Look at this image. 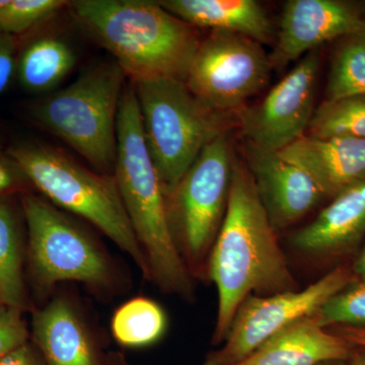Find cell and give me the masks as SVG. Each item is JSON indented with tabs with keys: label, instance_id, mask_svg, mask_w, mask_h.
<instances>
[{
	"label": "cell",
	"instance_id": "cell-30",
	"mask_svg": "<svg viewBox=\"0 0 365 365\" xmlns=\"http://www.w3.org/2000/svg\"><path fill=\"white\" fill-rule=\"evenodd\" d=\"M335 335L339 336L347 342L353 345L364 346L365 347V329L351 328V327L336 326L329 328Z\"/></svg>",
	"mask_w": 365,
	"mask_h": 365
},
{
	"label": "cell",
	"instance_id": "cell-12",
	"mask_svg": "<svg viewBox=\"0 0 365 365\" xmlns=\"http://www.w3.org/2000/svg\"><path fill=\"white\" fill-rule=\"evenodd\" d=\"M365 16L359 4L343 0H288L281 14L277 42L269 55L273 68L359 30Z\"/></svg>",
	"mask_w": 365,
	"mask_h": 365
},
{
	"label": "cell",
	"instance_id": "cell-9",
	"mask_svg": "<svg viewBox=\"0 0 365 365\" xmlns=\"http://www.w3.org/2000/svg\"><path fill=\"white\" fill-rule=\"evenodd\" d=\"M356 279L352 262L331 269L304 289L249 297L235 314L227 339L207 353L203 365H235L297 322L312 318L331 297Z\"/></svg>",
	"mask_w": 365,
	"mask_h": 365
},
{
	"label": "cell",
	"instance_id": "cell-3",
	"mask_svg": "<svg viewBox=\"0 0 365 365\" xmlns=\"http://www.w3.org/2000/svg\"><path fill=\"white\" fill-rule=\"evenodd\" d=\"M78 26L108 50L132 81H184L200 44L195 26L151 0L69 1Z\"/></svg>",
	"mask_w": 365,
	"mask_h": 365
},
{
	"label": "cell",
	"instance_id": "cell-1",
	"mask_svg": "<svg viewBox=\"0 0 365 365\" xmlns=\"http://www.w3.org/2000/svg\"><path fill=\"white\" fill-rule=\"evenodd\" d=\"M207 280L218 294L212 344L222 345L249 297L297 289L247 165L235 160L227 212L208 262Z\"/></svg>",
	"mask_w": 365,
	"mask_h": 365
},
{
	"label": "cell",
	"instance_id": "cell-32",
	"mask_svg": "<svg viewBox=\"0 0 365 365\" xmlns=\"http://www.w3.org/2000/svg\"><path fill=\"white\" fill-rule=\"evenodd\" d=\"M345 365H365V347L354 345L351 355L346 360Z\"/></svg>",
	"mask_w": 365,
	"mask_h": 365
},
{
	"label": "cell",
	"instance_id": "cell-15",
	"mask_svg": "<svg viewBox=\"0 0 365 365\" xmlns=\"http://www.w3.org/2000/svg\"><path fill=\"white\" fill-rule=\"evenodd\" d=\"M33 338L45 365H108L81 307L67 295H55L34 314Z\"/></svg>",
	"mask_w": 365,
	"mask_h": 365
},
{
	"label": "cell",
	"instance_id": "cell-10",
	"mask_svg": "<svg viewBox=\"0 0 365 365\" xmlns=\"http://www.w3.org/2000/svg\"><path fill=\"white\" fill-rule=\"evenodd\" d=\"M272 69L261 43L215 30L199 44L185 83L204 105L227 114L263 90Z\"/></svg>",
	"mask_w": 365,
	"mask_h": 365
},
{
	"label": "cell",
	"instance_id": "cell-16",
	"mask_svg": "<svg viewBox=\"0 0 365 365\" xmlns=\"http://www.w3.org/2000/svg\"><path fill=\"white\" fill-rule=\"evenodd\" d=\"M277 153L307 173L327 200L365 180V139L306 134Z\"/></svg>",
	"mask_w": 365,
	"mask_h": 365
},
{
	"label": "cell",
	"instance_id": "cell-35",
	"mask_svg": "<svg viewBox=\"0 0 365 365\" xmlns=\"http://www.w3.org/2000/svg\"><path fill=\"white\" fill-rule=\"evenodd\" d=\"M7 2H9V0H0V9H4L6 6Z\"/></svg>",
	"mask_w": 365,
	"mask_h": 365
},
{
	"label": "cell",
	"instance_id": "cell-28",
	"mask_svg": "<svg viewBox=\"0 0 365 365\" xmlns=\"http://www.w3.org/2000/svg\"><path fill=\"white\" fill-rule=\"evenodd\" d=\"M30 182L18 163L7 155H0V194L11 191Z\"/></svg>",
	"mask_w": 365,
	"mask_h": 365
},
{
	"label": "cell",
	"instance_id": "cell-20",
	"mask_svg": "<svg viewBox=\"0 0 365 365\" xmlns=\"http://www.w3.org/2000/svg\"><path fill=\"white\" fill-rule=\"evenodd\" d=\"M168 318L155 300L135 297L118 307L113 316L111 331L115 341L123 347H148L158 342L167 331Z\"/></svg>",
	"mask_w": 365,
	"mask_h": 365
},
{
	"label": "cell",
	"instance_id": "cell-23",
	"mask_svg": "<svg viewBox=\"0 0 365 365\" xmlns=\"http://www.w3.org/2000/svg\"><path fill=\"white\" fill-rule=\"evenodd\" d=\"M307 135L365 139V95L324 101L314 110Z\"/></svg>",
	"mask_w": 365,
	"mask_h": 365
},
{
	"label": "cell",
	"instance_id": "cell-34",
	"mask_svg": "<svg viewBox=\"0 0 365 365\" xmlns=\"http://www.w3.org/2000/svg\"><path fill=\"white\" fill-rule=\"evenodd\" d=\"M346 360H333V361L323 362L319 365H345Z\"/></svg>",
	"mask_w": 365,
	"mask_h": 365
},
{
	"label": "cell",
	"instance_id": "cell-25",
	"mask_svg": "<svg viewBox=\"0 0 365 365\" xmlns=\"http://www.w3.org/2000/svg\"><path fill=\"white\" fill-rule=\"evenodd\" d=\"M68 4L63 0H9L0 9V33L16 37L49 20Z\"/></svg>",
	"mask_w": 365,
	"mask_h": 365
},
{
	"label": "cell",
	"instance_id": "cell-7",
	"mask_svg": "<svg viewBox=\"0 0 365 365\" xmlns=\"http://www.w3.org/2000/svg\"><path fill=\"white\" fill-rule=\"evenodd\" d=\"M34 279L49 294L59 283L78 282L93 294L120 292L123 281L110 255L81 225L48 200L23 197Z\"/></svg>",
	"mask_w": 365,
	"mask_h": 365
},
{
	"label": "cell",
	"instance_id": "cell-24",
	"mask_svg": "<svg viewBox=\"0 0 365 365\" xmlns=\"http://www.w3.org/2000/svg\"><path fill=\"white\" fill-rule=\"evenodd\" d=\"M312 319L324 329L336 326L365 329V280L352 281L331 297Z\"/></svg>",
	"mask_w": 365,
	"mask_h": 365
},
{
	"label": "cell",
	"instance_id": "cell-13",
	"mask_svg": "<svg viewBox=\"0 0 365 365\" xmlns=\"http://www.w3.org/2000/svg\"><path fill=\"white\" fill-rule=\"evenodd\" d=\"M289 242L299 254L331 269L353 262L365 244V180L331 199Z\"/></svg>",
	"mask_w": 365,
	"mask_h": 365
},
{
	"label": "cell",
	"instance_id": "cell-22",
	"mask_svg": "<svg viewBox=\"0 0 365 365\" xmlns=\"http://www.w3.org/2000/svg\"><path fill=\"white\" fill-rule=\"evenodd\" d=\"M365 95V21L359 30L340 39L334 51L326 100Z\"/></svg>",
	"mask_w": 365,
	"mask_h": 365
},
{
	"label": "cell",
	"instance_id": "cell-6",
	"mask_svg": "<svg viewBox=\"0 0 365 365\" xmlns=\"http://www.w3.org/2000/svg\"><path fill=\"white\" fill-rule=\"evenodd\" d=\"M125 76L116 62L91 67L34 106V119L98 170L114 173Z\"/></svg>",
	"mask_w": 365,
	"mask_h": 365
},
{
	"label": "cell",
	"instance_id": "cell-14",
	"mask_svg": "<svg viewBox=\"0 0 365 365\" xmlns=\"http://www.w3.org/2000/svg\"><path fill=\"white\" fill-rule=\"evenodd\" d=\"M246 162L262 205L276 232L292 227L327 200L307 173L276 151L247 141Z\"/></svg>",
	"mask_w": 365,
	"mask_h": 365
},
{
	"label": "cell",
	"instance_id": "cell-21",
	"mask_svg": "<svg viewBox=\"0 0 365 365\" xmlns=\"http://www.w3.org/2000/svg\"><path fill=\"white\" fill-rule=\"evenodd\" d=\"M0 302L24 311L26 306L20 232L13 209L0 200Z\"/></svg>",
	"mask_w": 365,
	"mask_h": 365
},
{
	"label": "cell",
	"instance_id": "cell-18",
	"mask_svg": "<svg viewBox=\"0 0 365 365\" xmlns=\"http://www.w3.org/2000/svg\"><path fill=\"white\" fill-rule=\"evenodd\" d=\"M160 4L195 28L241 34L261 44L273 38L267 11L255 0H163Z\"/></svg>",
	"mask_w": 365,
	"mask_h": 365
},
{
	"label": "cell",
	"instance_id": "cell-8",
	"mask_svg": "<svg viewBox=\"0 0 365 365\" xmlns=\"http://www.w3.org/2000/svg\"><path fill=\"white\" fill-rule=\"evenodd\" d=\"M234 162L223 133L203 148L167 196L170 232L195 280L207 281L209 258L227 212Z\"/></svg>",
	"mask_w": 365,
	"mask_h": 365
},
{
	"label": "cell",
	"instance_id": "cell-26",
	"mask_svg": "<svg viewBox=\"0 0 365 365\" xmlns=\"http://www.w3.org/2000/svg\"><path fill=\"white\" fill-rule=\"evenodd\" d=\"M21 313L16 307H0V360L28 342V328Z\"/></svg>",
	"mask_w": 365,
	"mask_h": 365
},
{
	"label": "cell",
	"instance_id": "cell-29",
	"mask_svg": "<svg viewBox=\"0 0 365 365\" xmlns=\"http://www.w3.org/2000/svg\"><path fill=\"white\" fill-rule=\"evenodd\" d=\"M0 365H45V362L34 343L26 342L0 360Z\"/></svg>",
	"mask_w": 365,
	"mask_h": 365
},
{
	"label": "cell",
	"instance_id": "cell-31",
	"mask_svg": "<svg viewBox=\"0 0 365 365\" xmlns=\"http://www.w3.org/2000/svg\"><path fill=\"white\" fill-rule=\"evenodd\" d=\"M353 272L357 280H365V244L352 262Z\"/></svg>",
	"mask_w": 365,
	"mask_h": 365
},
{
	"label": "cell",
	"instance_id": "cell-19",
	"mask_svg": "<svg viewBox=\"0 0 365 365\" xmlns=\"http://www.w3.org/2000/svg\"><path fill=\"white\" fill-rule=\"evenodd\" d=\"M76 62V53L68 43L54 36H44L32 41L23 50L16 71L26 90L45 93L56 88Z\"/></svg>",
	"mask_w": 365,
	"mask_h": 365
},
{
	"label": "cell",
	"instance_id": "cell-11",
	"mask_svg": "<svg viewBox=\"0 0 365 365\" xmlns=\"http://www.w3.org/2000/svg\"><path fill=\"white\" fill-rule=\"evenodd\" d=\"M319 68L318 50L309 52L260 103L240 112L248 143L277 153L306 135L316 110Z\"/></svg>",
	"mask_w": 365,
	"mask_h": 365
},
{
	"label": "cell",
	"instance_id": "cell-33",
	"mask_svg": "<svg viewBox=\"0 0 365 365\" xmlns=\"http://www.w3.org/2000/svg\"><path fill=\"white\" fill-rule=\"evenodd\" d=\"M108 365H132L123 353L110 351L107 353Z\"/></svg>",
	"mask_w": 365,
	"mask_h": 365
},
{
	"label": "cell",
	"instance_id": "cell-27",
	"mask_svg": "<svg viewBox=\"0 0 365 365\" xmlns=\"http://www.w3.org/2000/svg\"><path fill=\"white\" fill-rule=\"evenodd\" d=\"M16 40L14 36L0 33V93L11 83L16 69Z\"/></svg>",
	"mask_w": 365,
	"mask_h": 365
},
{
	"label": "cell",
	"instance_id": "cell-5",
	"mask_svg": "<svg viewBox=\"0 0 365 365\" xmlns=\"http://www.w3.org/2000/svg\"><path fill=\"white\" fill-rule=\"evenodd\" d=\"M132 83L146 145L168 196L203 148L227 133V114L201 103L181 79L150 78Z\"/></svg>",
	"mask_w": 365,
	"mask_h": 365
},
{
	"label": "cell",
	"instance_id": "cell-36",
	"mask_svg": "<svg viewBox=\"0 0 365 365\" xmlns=\"http://www.w3.org/2000/svg\"><path fill=\"white\" fill-rule=\"evenodd\" d=\"M1 306H2L1 302H0V307H1Z\"/></svg>",
	"mask_w": 365,
	"mask_h": 365
},
{
	"label": "cell",
	"instance_id": "cell-4",
	"mask_svg": "<svg viewBox=\"0 0 365 365\" xmlns=\"http://www.w3.org/2000/svg\"><path fill=\"white\" fill-rule=\"evenodd\" d=\"M54 206L98 227L136 264L150 281L148 263L125 210L116 180L86 169L66 153L40 144H20L7 153Z\"/></svg>",
	"mask_w": 365,
	"mask_h": 365
},
{
	"label": "cell",
	"instance_id": "cell-17",
	"mask_svg": "<svg viewBox=\"0 0 365 365\" xmlns=\"http://www.w3.org/2000/svg\"><path fill=\"white\" fill-rule=\"evenodd\" d=\"M353 348L351 343L307 318L276 334L235 365H319L347 360Z\"/></svg>",
	"mask_w": 365,
	"mask_h": 365
},
{
	"label": "cell",
	"instance_id": "cell-2",
	"mask_svg": "<svg viewBox=\"0 0 365 365\" xmlns=\"http://www.w3.org/2000/svg\"><path fill=\"white\" fill-rule=\"evenodd\" d=\"M113 176L145 257L150 281L165 294L194 302L196 280L185 265L170 232L167 196L146 145L132 81L125 85L118 109L117 153Z\"/></svg>",
	"mask_w": 365,
	"mask_h": 365
}]
</instances>
